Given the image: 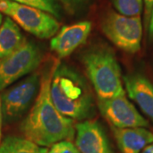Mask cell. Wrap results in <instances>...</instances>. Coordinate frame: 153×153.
Masks as SVG:
<instances>
[{
	"instance_id": "6da1fadb",
	"label": "cell",
	"mask_w": 153,
	"mask_h": 153,
	"mask_svg": "<svg viewBox=\"0 0 153 153\" xmlns=\"http://www.w3.org/2000/svg\"><path fill=\"white\" fill-rule=\"evenodd\" d=\"M55 64L43 73L38 94L31 111L21 124L25 138L43 147L70 140L75 135L74 120L56 109L50 96V82Z\"/></svg>"
},
{
	"instance_id": "7a4b0ae2",
	"label": "cell",
	"mask_w": 153,
	"mask_h": 153,
	"mask_svg": "<svg viewBox=\"0 0 153 153\" xmlns=\"http://www.w3.org/2000/svg\"><path fill=\"white\" fill-rule=\"evenodd\" d=\"M50 96L56 109L72 120H89L96 112L92 90L85 77L66 64L55 62Z\"/></svg>"
},
{
	"instance_id": "3957f363",
	"label": "cell",
	"mask_w": 153,
	"mask_h": 153,
	"mask_svg": "<svg viewBox=\"0 0 153 153\" xmlns=\"http://www.w3.org/2000/svg\"><path fill=\"white\" fill-rule=\"evenodd\" d=\"M82 63L98 99L113 98L126 94L120 66L109 46L99 44L87 49L82 55Z\"/></svg>"
},
{
	"instance_id": "277c9868",
	"label": "cell",
	"mask_w": 153,
	"mask_h": 153,
	"mask_svg": "<svg viewBox=\"0 0 153 153\" xmlns=\"http://www.w3.org/2000/svg\"><path fill=\"white\" fill-rule=\"evenodd\" d=\"M100 28L105 36L123 51L136 54L140 50L143 33L140 16H126L109 11L102 17Z\"/></svg>"
},
{
	"instance_id": "5b68a950",
	"label": "cell",
	"mask_w": 153,
	"mask_h": 153,
	"mask_svg": "<svg viewBox=\"0 0 153 153\" xmlns=\"http://www.w3.org/2000/svg\"><path fill=\"white\" fill-rule=\"evenodd\" d=\"M0 12L36 38H53L60 30V23L51 15L12 0H0Z\"/></svg>"
},
{
	"instance_id": "8992f818",
	"label": "cell",
	"mask_w": 153,
	"mask_h": 153,
	"mask_svg": "<svg viewBox=\"0 0 153 153\" xmlns=\"http://www.w3.org/2000/svg\"><path fill=\"white\" fill-rule=\"evenodd\" d=\"M43 60L38 45L25 40L10 55L0 59V91L34 71Z\"/></svg>"
},
{
	"instance_id": "52a82bcc",
	"label": "cell",
	"mask_w": 153,
	"mask_h": 153,
	"mask_svg": "<svg viewBox=\"0 0 153 153\" xmlns=\"http://www.w3.org/2000/svg\"><path fill=\"white\" fill-rule=\"evenodd\" d=\"M40 81L38 73H33L3 94L0 97L2 113L6 120L19 118L29 108L38 95Z\"/></svg>"
},
{
	"instance_id": "ba28073f",
	"label": "cell",
	"mask_w": 153,
	"mask_h": 153,
	"mask_svg": "<svg viewBox=\"0 0 153 153\" xmlns=\"http://www.w3.org/2000/svg\"><path fill=\"white\" fill-rule=\"evenodd\" d=\"M100 113L114 128H136L149 126L148 121L126 97V94L109 99H98Z\"/></svg>"
},
{
	"instance_id": "9c48e42d",
	"label": "cell",
	"mask_w": 153,
	"mask_h": 153,
	"mask_svg": "<svg viewBox=\"0 0 153 153\" xmlns=\"http://www.w3.org/2000/svg\"><path fill=\"white\" fill-rule=\"evenodd\" d=\"M91 28V22L87 21L64 26L51 38L50 49L59 58H66L86 42Z\"/></svg>"
},
{
	"instance_id": "30bf717a",
	"label": "cell",
	"mask_w": 153,
	"mask_h": 153,
	"mask_svg": "<svg viewBox=\"0 0 153 153\" xmlns=\"http://www.w3.org/2000/svg\"><path fill=\"white\" fill-rule=\"evenodd\" d=\"M75 130L80 153H112L104 128L97 121H82L75 125Z\"/></svg>"
},
{
	"instance_id": "8fae6325",
	"label": "cell",
	"mask_w": 153,
	"mask_h": 153,
	"mask_svg": "<svg viewBox=\"0 0 153 153\" xmlns=\"http://www.w3.org/2000/svg\"><path fill=\"white\" fill-rule=\"evenodd\" d=\"M126 92L153 122V84L141 73H132L123 76Z\"/></svg>"
},
{
	"instance_id": "7c38bea8",
	"label": "cell",
	"mask_w": 153,
	"mask_h": 153,
	"mask_svg": "<svg viewBox=\"0 0 153 153\" xmlns=\"http://www.w3.org/2000/svg\"><path fill=\"white\" fill-rule=\"evenodd\" d=\"M112 131L122 153H140L153 142V133L143 127L125 128L112 127Z\"/></svg>"
},
{
	"instance_id": "4fadbf2b",
	"label": "cell",
	"mask_w": 153,
	"mask_h": 153,
	"mask_svg": "<svg viewBox=\"0 0 153 153\" xmlns=\"http://www.w3.org/2000/svg\"><path fill=\"white\" fill-rule=\"evenodd\" d=\"M24 41L25 38L16 23L6 17L0 27V59L10 55Z\"/></svg>"
},
{
	"instance_id": "5bb4252c",
	"label": "cell",
	"mask_w": 153,
	"mask_h": 153,
	"mask_svg": "<svg viewBox=\"0 0 153 153\" xmlns=\"http://www.w3.org/2000/svg\"><path fill=\"white\" fill-rule=\"evenodd\" d=\"M47 151L48 148L22 137H7L0 145V153H47Z\"/></svg>"
},
{
	"instance_id": "9a60e30c",
	"label": "cell",
	"mask_w": 153,
	"mask_h": 153,
	"mask_svg": "<svg viewBox=\"0 0 153 153\" xmlns=\"http://www.w3.org/2000/svg\"><path fill=\"white\" fill-rule=\"evenodd\" d=\"M24 5L43 10L56 19H61L62 9L58 0H12Z\"/></svg>"
},
{
	"instance_id": "2e32d148",
	"label": "cell",
	"mask_w": 153,
	"mask_h": 153,
	"mask_svg": "<svg viewBox=\"0 0 153 153\" xmlns=\"http://www.w3.org/2000/svg\"><path fill=\"white\" fill-rule=\"evenodd\" d=\"M117 11L126 16H140L144 0H112Z\"/></svg>"
},
{
	"instance_id": "e0dca14e",
	"label": "cell",
	"mask_w": 153,
	"mask_h": 153,
	"mask_svg": "<svg viewBox=\"0 0 153 153\" xmlns=\"http://www.w3.org/2000/svg\"><path fill=\"white\" fill-rule=\"evenodd\" d=\"M70 15L77 16L87 10L92 0H60Z\"/></svg>"
},
{
	"instance_id": "ac0fdd59",
	"label": "cell",
	"mask_w": 153,
	"mask_h": 153,
	"mask_svg": "<svg viewBox=\"0 0 153 153\" xmlns=\"http://www.w3.org/2000/svg\"><path fill=\"white\" fill-rule=\"evenodd\" d=\"M47 153H80V152L71 141L63 140L48 148Z\"/></svg>"
},
{
	"instance_id": "d6986e66",
	"label": "cell",
	"mask_w": 153,
	"mask_h": 153,
	"mask_svg": "<svg viewBox=\"0 0 153 153\" xmlns=\"http://www.w3.org/2000/svg\"><path fill=\"white\" fill-rule=\"evenodd\" d=\"M153 8V0H144V22H145V27L147 28L148 22L150 15Z\"/></svg>"
},
{
	"instance_id": "ffe728a7",
	"label": "cell",
	"mask_w": 153,
	"mask_h": 153,
	"mask_svg": "<svg viewBox=\"0 0 153 153\" xmlns=\"http://www.w3.org/2000/svg\"><path fill=\"white\" fill-rule=\"evenodd\" d=\"M146 30L148 32V37H149L150 42L153 43V8L152 10V12H151V15H150Z\"/></svg>"
},
{
	"instance_id": "44dd1931",
	"label": "cell",
	"mask_w": 153,
	"mask_h": 153,
	"mask_svg": "<svg viewBox=\"0 0 153 153\" xmlns=\"http://www.w3.org/2000/svg\"><path fill=\"white\" fill-rule=\"evenodd\" d=\"M140 153H153V142L148 145Z\"/></svg>"
},
{
	"instance_id": "7402d4cb",
	"label": "cell",
	"mask_w": 153,
	"mask_h": 153,
	"mask_svg": "<svg viewBox=\"0 0 153 153\" xmlns=\"http://www.w3.org/2000/svg\"><path fill=\"white\" fill-rule=\"evenodd\" d=\"M2 119H3V113H2V105H1V98H0V140H1V129H2Z\"/></svg>"
},
{
	"instance_id": "603a6c76",
	"label": "cell",
	"mask_w": 153,
	"mask_h": 153,
	"mask_svg": "<svg viewBox=\"0 0 153 153\" xmlns=\"http://www.w3.org/2000/svg\"><path fill=\"white\" fill-rule=\"evenodd\" d=\"M2 22H3V16H2L1 12H0V27H1V25H2Z\"/></svg>"
}]
</instances>
